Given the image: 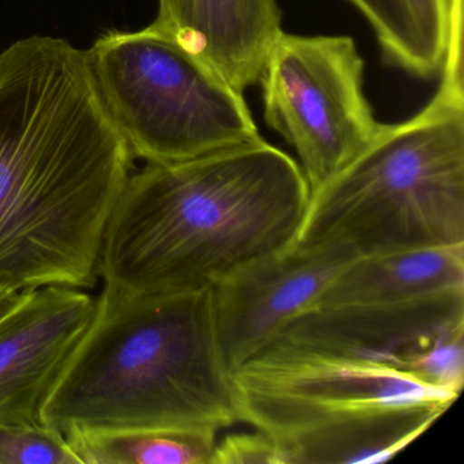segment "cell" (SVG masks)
<instances>
[{"instance_id":"cell-14","label":"cell","mask_w":464,"mask_h":464,"mask_svg":"<svg viewBox=\"0 0 464 464\" xmlns=\"http://www.w3.org/2000/svg\"><path fill=\"white\" fill-rule=\"evenodd\" d=\"M80 464H211L217 434L184 430L69 431Z\"/></svg>"},{"instance_id":"cell-7","label":"cell","mask_w":464,"mask_h":464,"mask_svg":"<svg viewBox=\"0 0 464 464\" xmlns=\"http://www.w3.org/2000/svg\"><path fill=\"white\" fill-rule=\"evenodd\" d=\"M238 422L273 439L373 420L417 404L450 409L456 393L377 361L259 354L232 372Z\"/></svg>"},{"instance_id":"cell-9","label":"cell","mask_w":464,"mask_h":464,"mask_svg":"<svg viewBox=\"0 0 464 464\" xmlns=\"http://www.w3.org/2000/svg\"><path fill=\"white\" fill-rule=\"evenodd\" d=\"M341 244L292 246L244 263L211 286L217 338L230 372L259 354L304 312L319 305L357 259Z\"/></svg>"},{"instance_id":"cell-11","label":"cell","mask_w":464,"mask_h":464,"mask_svg":"<svg viewBox=\"0 0 464 464\" xmlns=\"http://www.w3.org/2000/svg\"><path fill=\"white\" fill-rule=\"evenodd\" d=\"M151 25L240 93L259 83L268 50L282 31L276 0H159Z\"/></svg>"},{"instance_id":"cell-1","label":"cell","mask_w":464,"mask_h":464,"mask_svg":"<svg viewBox=\"0 0 464 464\" xmlns=\"http://www.w3.org/2000/svg\"><path fill=\"white\" fill-rule=\"evenodd\" d=\"M134 160L86 51L32 36L0 53V285L93 289Z\"/></svg>"},{"instance_id":"cell-2","label":"cell","mask_w":464,"mask_h":464,"mask_svg":"<svg viewBox=\"0 0 464 464\" xmlns=\"http://www.w3.org/2000/svg\"><path fill=\"white\" fill-rule=\"evenodd\" d=\"M309 198L298 162L263 138L146 164L111 214L99 278L127 295L210 289L244 263L292 246Z\"/></svg>"},{"instance_id":"cell-5","label":"cell","mask_w":464,"mask_h":464,"mask_svg":"<svg viewBox=\"0 0 464 464\" xmlns=\"http://www.w3.org/2000/svg\"><path fill=\"white\" fill-rule=\"evenodd\" d=\"M86 58L134 159L186 161L262 140L243 93L154 25L108 32Z\"/></svg>"},{"instance_id":"cell-13","label":"cell","mask_w":464,"mask_h":464,"mask_svg":"<svg viewBox=\"0 0 464 464\" xmlns=\"http://www.w3.org/2000/svg\"><path fill=\"white\" fill-rule=\"evenodd\" d=\"M376 34L387 63L420 78L441 72L452 0H349Z\"/></svg>"},{"instance_id":"cell-12","label":"cell","mask_w":464,"mask_h":464,"mask_svg":"<svg viewBox=\"0 0 464 464\" xmlns=\"http://www.w3.org/2000/svg\"><path fill=\"white\" fill-rule=\"evenodd\" d=\"M453 292H464V246L357 257L317 306L407 303Z\"/></svg>"},{"instance_id":"cell-6","label":"cell","mask_w":464,"mask_h":464,"mask_svg":"<svg viewBox=\"0 0 464 464\" xmlns=\"http://www.w3.org/2000/svg\"><path fill=\"white\" fill-rule=\"evenodd\" d=\"M259 85L266 123L295 149L311 192L382 129L363 93V61L352 37L279 32Z\"/></svg>"},{"instance_id":"cell-3","label":"cell","mask_w":464,"mask_h":464,"mask_svg":"<svg viewBox=\"0 0 464 464\" xmlns=\"http://www.w3.org/2000/svg\"><path fill=\"white\" fill-rule=\"evenodd\" d=\"M42 420L69 431L218 434L238 422L210 289L127 295L104 286Z\"/></svg>"},{"instance_id":"cell-17","label":"cell","mask_w":464,"mask_h":464,"mask_svg":"<svg viewBox=\"0 0 464 464\" xmlns=\"http://www.w3.org/2000/svg\"><path fill=\"white\" fill-rule=\"evenodd\" d=\"M29 290L13 289L0 285V320L24 300Z\"/></svg>"},{"instance_id":"cell-10","label":"cell","mask_w":464,"mask_h":464,"mask_svg":"<svg viewBox=\"0 0 464 464\" xmlns=\"http://www.w3.org/2000/svg\"><path fill=\"white\" fill-rule=\"evenodd\" d=\"M96 305L86 290L44 286L29 290L0 320V422H43V406Z\"/></svg>"},{"instance_id":"cell-4","label":"cell","mask_w":464,"mask_h":464,"mask_svg":"<svg viewBox=\"0 0 464 464\" xmlns=\"http://www.w3.org/2000/svg\"><path fill=\"white\" fill-rule=\"evenodd\" d=\"M293 244H341L358 256L464 246V92L440 85L414 118L382 124L311 192Z\"/></svg>"},{"instance_id":"cell-15","label":"cell","mask_w":464,"mask_h":464,"mask_svg":"<svg viewBox=\"0 0 464 464\" xmlns=\"http://www.w3.org/2000/svg\"><path fill=\"white\" fill-rule=\"evenodd\" d=\"M0 464H80L63 431L47 423L0 422Z\"/></svg>"},{"instance_id":"cell-16","label":"cell","mask_w":464,"mask_h":464,"mask_svg":"<svg viewBox=\"0 0 464 464\" xmlns=\"http://www.w3.org/2000/svg\"><path fill=\"white\" fill-rule=\"evenodd\" d=\"M211 464H285V458L273 437L255 429L217 441Z\"/></svg>"},{"instance_id":"cell-8","label":"cell","mask_w":464,"mask_h":464,"mask_svg":"<svg viewBox=\"0 0 464 464\" xmlns=\"http://www.w3.org/2000/svg\"><path fill=\"white\" fill-rule=\"evenodd\" d=\"M259 354L334 355L392 363L460 395L464 292L398 304L314 306L293 319Z\"/></svg>"}]
</instances>
